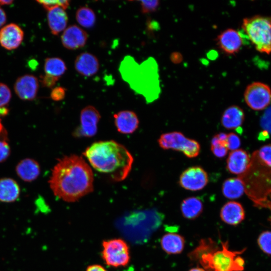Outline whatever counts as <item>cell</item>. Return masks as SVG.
I'll return each instance as SVG.
<instances>
[{
	"instance_id": "9a60e30c",
	"label": "cell",
	"mask_w": 271,
	"mask_h": 271,
	"mask_svg": "<svg viewBox=\"0 0 271 271\" xmlns=\"http://www.w3.org/2000/svg\"><path fill=\"white\" fill-rule=\"evenodd\" d=\"M24 32L16 24H10L0 30V44L8 50L18 48L22 43Z\"/></svg>"
},
{
	"instance_id": "7bdbcfd3",
	"label": "cell",
	"mask_w": 271,
	"mask_h": 271,
	"mask_svg": "<svg viewBox=\"0 0 271 271\" xmlns=\"http://www.w3.org/2000/svg\"><path fill=\"white\" fill-rule=\"evenodd\" d=\"M13 3V1H6V0H1L0 1V5H9Z\"/></svg>"
},
{
	"instance_id": "f6af8a7d",
	"label": "cell",
	"mask_w": 271,
	"mask_h": 271,
	"mask_svg": "<svg viewBox=\"0 0 271 271\" xmlns=\"http://www.w3.org/2000/svg\"><path fill=\"white\" fill-rule=\"evenodd\" d=\"M3 126L2 123H1V121L0 120V132L2 131V130H3Z\"/></svg>"
},
{
	"instance_id": "8d00e7d4",
	"label": "cell",
	"mask_w": 271,
	"mask_h": 271,
	"mask_svg": "<svg viewBox=\"0 0 271 271\" xmlns=\"http://www.w3.org/2000/svg\"><path fill=\"white\" fill-rule=\"evenodd\" d=\"M66 91V89L63 87H56L52 90L51 98L54 101L62 100L65 97Z\"/></svg>"
},
{
	"instance_id": "1f68e13d",
	"label": "cell",
	"mask_w": 271,
	"mask_h": 271,
	"mask_svg": "<svg viewBox=\"0 0 271 271\" xmlns=\"http://www.w3.org/2000/svg\"><path fill=\"white\" fill-rule=\"evenodd\" d=\"M241 145L239 137L235 133L230 132L227 134V148L232 151L238 150Z\"/></svg>"
},
{
	"instance_id": "ffe728a7",
	"label": "cell",
	"mask_w": 271,
	"mask_h": 271,
	"mask_svg": "<svg viewBox=\"0 0 271 271\" xmlns=\"http://www.w3.org/2000/svg\"><path fill=\"white\" fill-rule=\"evenodd\" d=\"M244 120L243 110L238 106L233 105L224 110L221 116V123L225 128L232 129L239 127Z\"/></svg>"
},
{
	"instance_id": "277c9868",
	"label": "cell",
	"mask_w": 271,
	"mask_h": 271,
	"mask_svg": "<svg viewBox=\"0 0 271 271\" xmlns=\"http://www.w3.org/2000/svg\"><path fill=\"white\" fill-rule=\"evenodd\" d=\"M148 60L139 65L130 56H126L121 62L119 68L122 78L130 87L138 93L141 94L148 102H151L149 91V66Z\"/></svg>"
},
{
	"instance_id": "d6a6232c",
	"label": "cell",
	"mask_w": 271,
	"mask_h": 271,
	"mask_svg": "<svg viewBox=\"0 0 271 271\" xmlns=\"http://www.w3.org/2000/svg\"><path fill=\"white\" fill-rule=\"evenodd\" d=\"M141 11L143 14H148L155 11L159 4V1H141Z\"/></svg>"
},
{
	"instance_id": "836d02e7",
	"label": "cell",
	"mask_w": 271,
	"mask_h": 271,
	"mask_svg": "<svg viewBox=\"0 0 271 271\" xmlns=\"http://www.w3.org/2000/svg\"><path fill=\"white\" fill-rule=\"evenodd\" d=\"M261 127L268 133L271 134V106L265 111L260 119Z\"/></svg>"
},
{
	"instance_id": "d4e9b609",
	"label": "cell",
	"mask_w": 271,
	"mask_h": 271,
	"mask_svg": "<svg viewBox=\"0 0 271 271\" xmlns=\"http://www.w3.org/2000/svg\"><path fill=\"white\" fill-rule=\"evenodd\" d=\"M244 192V184L239 177L227 179L222 184V194L228 199L238 198L243 195Z\"/></svg>"
},
{
	"instance_id": "ee69618b",
	"label": "cell",
	"mask_w": 271,
	"mask_h": 271,
	"mask_svg": "<svg viewBox=\"0 0 271 271\" xmlns=\"http://www.w3.org/2000/svg\"><path fill=\"white\" fill-rule=\"evenodd\" d=\"M189 271H206L204 268L199 267H194L190 269Z\"/></svg>"
},
{
	"instance_id": "ba28073f",
	"label": "cell",
	"mask_w": 271,
	"mask_h": 271,
	"mask_svg": "<svg viewBox=\"0 0 271 271\" xmlns=\"http://www.w3.org/2000/svg\"><path fill=\"white\" fill-rule=\"evenodd\" d=\"M244 98L245 103L252 109L262 110L271 102V89L266 84L254 82L246 87Z\"/></svg>"
},
{
	"instance_id": "e575fe53",
	"label": "cell",
	"mask_w": 271,
	"mask_h": 271,
	"mask_svg": "<svg viewBox=\"0 0 271 271\" xmlns=\"http://www.w3.org/2000/svg\"><path fill=\"white\" fill-rule=\"evenodd\" d=\"M11 92L9 88L5 84L0 83V107H3L10 101Z\"/></svg>"
},
{
	"instance_id": "83f0119b",
	"label": "cell",
	"mask_w": 271,
	"mask_h": 271,
	"mask_svg": "<svg viewBox=\"0 0 271 271\" xmlns=\"http://www.w3.org/2000/svg\"><path fill=\"white\" fill-rule=\"evenodd\" d=\"M219 248L216 242L211 238L203 239L200 240L198 246L189 253L191 260L197 261L203 254L215 250Z\"/></svg>"
},
{
	"instance_id": "2e32d148",
	"label": "cell",
	"mask_w": 271,
	"mask_h": 271,
	"mask_svg": "<svg viewBox=\"0 0 271 271\" xmlns=\"http://www.w3.org/2000/svg\"><path fill=\"white\" fill-rule=\"evenodd\" d=\"M76 71L82 76L90 77L99 70V63L97 57L89 52L79 54L74 61Z\"/></svg>"
},
{
	"instance_id": "52a82bcc",
	"label": "cell",
	"mask_w": 271,
	"mask_h": 271,
	"mask_svg": "<svg viewBox=\"0 0 271 271\" xmlns=\"http://www.w3.org/2000/svg\"><path fill=\"white\" fill-rule=\"evenodd\" d=\"M158 143L163 149L182 152L189 158L197 157L200 152V145L197 141L186 138L179 131L161 134L158 140Z\"/></svg>"
},
{
	"instance_id": "4dcf8cb0",
	"label": "cell",
	"mask_w": 271,
	"mask_h": 271,
	"mask_svg": "<svg viewBox=\"0 0 271 271\" xmlns=\"http://www.w3.org/2000/svg\"><path fill=\"white\" fill-rule=\"evenodd\" d=\"M37 2L48 11L56 7H61L65 10L70 5V1H37Z\"/></svg>"
},
{
	"instance_id": "60d3db41",
	"label": "cell",
	"mask_w": 271,
	"mask_h": 271,
	"mask_svg": "<svg viewBox=\"0 0 271 271\" xmlns=\"http://www.w3.org/2000/svg\"><path fill=\"white\" fill-rule=\"evenodd\" d=\"M171 60L174 63H180L182 60L181 54L178 52L173 53L171 55Z\"/></svg>"
},
{
	"instance_id": "8fae6325",
	"label": "cell",
	"mask_w": 271,
	"mask_h": 271,
	"mask_svg": "<svg viewBox=\"0 0 271 271\" xmlns=\"http://www.w3.org/2000/svg\"><path fill=\"white\" fill-rule=\"evenodd\" d=\"M216 41L220 49L229 55L238 52L243 44L241 33L233 29H227L222 32L217 36Z\"/></svg>"
},
{
	"instance_id": "d590c367",
	"label": "cell",
	"mask_w": 271,
	"mask_h": 271,
	"mask_svg": "<svg viewBox=\"0 0 271 271\" xmlns=\"http://www.w3.org/2000/svg\"><path fill=\"white\" fill-rule=\"evenodd\" d=\"M211 150L215 157L222 158L226 156L228 150L226 146L222 144H217L211 146Z\"/></svg>"
},
{
	"instance_id": "603a6c76",
	"label": "cell",
	"mask_w": 271,
	"mask_h": 271,
	"mask_svg": "<svg viewBox=\"0 0 271 271\" xmlns=\"http://www.w3.org/2000/svg\"><path fill=\"white\" fill-rule=\"evenodd\" d=\"M20 194V188L15 180L10 178L0 179V201L14 202L19 198Z\"/></svg>"
},
{
	"instance_id": "74e56055",
	"label": "cell",
	"mask_w": 271,
	"mask_h": 271,
	"mask_svg": "<svg viewBox=\"0 0 271 271\" xmlns=\"http://www.w3.org/2000/svg\"><path fill=\"white\" fill-rule=\"evenodd\" d=\"M10 154V148L8 143L0 140V163L7 160Z\"/></svg>"
},
{
	"instance_id": "ac0fdd59",
	"label": "cell",
	"mask_w": 271,
	"mask_h": 271,
	"mask_svg": "<svg viewBox=\"0 0 271 271\" xmlns=\"http://www.w3.org/2000/svg\"><path fill=\"white\" fill-rule=\"evenodd\" d=\"M220 216L225 223L237 225L244 220L245 212L240 203L236 201H229L221 208Z\"/></svg>"
},
{
	"instance_id": "d6986e66",
	"label": "cell",
	"mask_w": 271,
	"mask_h": 271,
	"mask_svg": "<svg viewBox=\"0 0 271 271\" xmlns=\"http://www.w3.org/2000/svg\"><path fill=\"white\" fill-rule=\"evenodd\" d=\"M16 171L17 175L23 181L32 182L36 180L40 174V167L35 160L26 158L18 163Z\"/></svg>"
},
{
	"instance_id": "484cf974",
	"label": "cell",
	"mask_w": 271,
	"mask_h": 271,
	"mask_svg": "<svg viewBox=\"0 0 271 271\" xmlns=\"http://www.w3.org/2000/svg\"><path fill=\"white\" fill-rule=\"evenodd\" d=\"M66 70V64L61 58L51 57L46 59L44 64L45 74L59 78Z\"/></svg>"
},
{
	"instance_id": "f35d334b",
	"label": "cell",
	"mask_w": 271,
	"mask_h": 271,
	"mask_svg": "<svg viewBox=\"0 0 271 271\" xmlns=\"http://www.w3.org/2000/svg\"><path fill=\"white\" fill-rule=\"evenodd\" d=\"M58 79V78L45 74L42 77L41 81L44 86L48 88H52Z\"/></svg>"
},
{
	"instance_id": "e0dca14e",
	"label": "cell",
	"mask_w": 271,
	"mask_h": 271,
	"mask_svg": "<svg viewBox=\"0 0 271 271\" xmlns=\"http://www.w3.org/2000/svg\"><path fill=\"white\" fill-rule=\"evenodd\" d=\"M114 124L118 132L124 134L133 132L138 127L139 120L132 111L122 110L113 115Z\"/></svg>"
},
{
	"instance_id": "7a4b0ae2",
	"label": "cell",
	"mask_w": 271,
	"mask_h": 271,
	"mask_svg": "<svg viewBox=\"0 0 271 271\" xmlns=\"http://www.w3.org/2000/svg\"><path fill=\"white\" fill-rule=\"evenodd\" d=\"M92 167L115 182L124 180L129 173L133 157L123 145L114 141L93 143L83 153Z\"/></svg>"
},
{
	"instance_id": "30bf717a",
	"label": "cell",
	"mask_w": 271,
	"mask_h": 271,
	"mask_svg": "<svg viewBox=\"0 0 271 271\" xmlns=\"http://www.w3.org/2000/svg\"><path fill=\"white\" fill-rule=\"evenodd\" d=\"M80 125L74 132L75 136L92 137L97 130V124L100 118L99 111L93 106L85 107L80 112Z\"/></svg>"
},
{
	"instance_id": "3957f363",
	"label": "cell",
	"mask_w": 271,
	"mask_h": 271,
	"mask_svg": "<svg viewBox=\"0 0 271 271\" xmlns=\"http://www.w3.org/2000/svg\"><path fill=\"white\" fill-rule=\"evenodd\" d=\"M222 248L202 254L197 261L206 271H242L244 260L240 256L245 249L232 251L228 241L221 242Z\"/></svg>"
},
{
	"instance_id": "7c38bea8",
	"label": "cell",
	"mask_w": 271,
	"mask_h": 271,
	"mask_svg": "<svg viewBox=\"0 0 271 271\" xmlns=\"http://www.w3.org/2000/svg\"><path fill=\"white\" fill-rule=\"evenodd\" d=\"M63 46L69 50H76L84 47L88 39V34L76 25L69 26L63 31L61 37Z\"/></svg>"
},
{
	"instance_id": "4316f807",
	"label": "cell",
	"mask_w": 271,
	"mask_h": 271,
	"mask_svg": "<svg viewBox=\"0 0 271 271\" xmlns=\"http://www.w3.org/2000/svg\"><path fill=\"white\" fill-rule=\"evenodd\" d=\"M76 19L78 23L83 27L90 28L95 25L96 15L91 9L81 7L76 11Z\"/></svg>"
},
{
	"instance_id": "7402d4cb",
	"label": "cell",
	"mask_w": 271,
	"mask_h": 271,
	"mask_svg": "<svg viewBox=\"0 0 271 271\" xmlns=\"http://www.w3.org/2000/svg\"><path fill=\"white\" fill-rule=\"evenodd\" d=\"M161 245L163 250L168 254H179L184 249L185 239L179 234L168 233L162 236Z\"/></svg>"
},
{
	"instance_id": "cb8c5ba5",
	"label": "cell",
	"mask_w": 271,
	"mask_h": 271,
	"mask_svg": "<svg viewBox=\"0 0 271 271\" xmlns=\"http://www.w3.org/2000/svg\"><path fill=\"white\" fill-rule=\"evenodd\" d=\"M203 210V203L199 197H187L184 199L181 204L182 215L188 219H196L200 215Z\"/></svg>"
},
{
	"instance_id": "5b68a950",
	"label": "cell",
	"mask_w": 271,
	"mask_h": 271,
	"mask_svg": "<svg viewBox=\"0 0 271 271\" xmlns=\"http://www.w3.org/2000/svg\"><path fill=\"white\" fill-rule=\"evenodd\" d=\"M241 27L257 51L271 53V16L255 15L244 18Z\"/></svg>"
},
{
	"instance_id": "f546056e",
	"label": "cell",
	"mask_w": 271,
	"mask_h": 271,
	"mask_svg": "<svg viewBox=\"0 0 271 271\" xmlns=\"http://www.w3.org/2000/svg\"><path fill=\"white\" fill-rule=\"evenodd\" d=\"M255 153L263 164L271 167V145L263 146Z\"/></svg>"
},
{
	"instance_id": "44dd1931",
	"label": "cell",
	"mask_w": 271,
	"mask_h": 271,
	"mask_svg": "<svg viewBox=\"0 0 271 271\" xmlns=\"http://www.w3.org/2000/svg\"><path fill=\"white\" fill-rule=\"evenodd\" d=\"M48 11V22L51 32L53 35H58L66 28L68 20L67 15L61 7H56Z\"/></svg>"
},
{
	"instance_id": "8992f818",
	"label": "cell",
	"mask_w": 271,
	"mask_h": 271,
	"mask_svg": "<svg viewBox=\"0 0 271 271\" xmlns=\"http://www.w3.org/2000/svg\"><path fill=\"white\" fill-rule=\"evenodd\" d=\"M101 258L105 264L113 267H125L130 260V248L123 239L114 238L101 243Z\"/></svg>"
},
{
	"instance_id": "9c48e42d",
	"label": "cell",
	"mask_w": 271,
	"mask_h": 271,
	"mask_svg": "<svg viewBox=\"0 0 271 271\" xmlns=\"http://www.w3.org/2000/svg\"><path fill=\"white\" fill-rule=\"evenodd\" d=\"M207 172L200 166L189 167L181 174L179 183L183 188L190 191H199L208 184Z\"/></svg>"
},
{
	"instance_id": "5bb4252c",
	"label": "cell",
	"mask_w": 271,
	"mask_h": 271,
	"mask_svg": "<svg viewBox=\"0 0 271 271\" xmlns=\"http://www.w3.org/2000/svg\"><path fill=\"white\" fill-rule=\"evenodd\" d=\"M14 89L21 99L25 100H32L37 93L38 79L32 75H25L20 77L15 83Z\"/></svg>"
},
{
	"instance_id": "b9f144b4",
	"label": "cell",
	"mask_w": 271,
	"mask_h": 271,
	"mask_svg": "<svg viewBox=\"0 0 271 271\" xmlns=\"http://www.w3.org/2000/svg\"><path fill=\"white\" fill-rule=\"evenodd\" d=\"M6 22V15L5 12L0 8V27Z\"/></svg>"
},
{
	"instance_id": "ab89813d",
	"label": "cell",
	"mask_w": 271,
	"mask_h": 271,
	"mask_svg": "<svg viewBox=\"0 0 271 271\" xmlns=\"http://www.w3.org/2000/svg\"><path fill=\"white\" fill-rule=\"evenodd\" d=\"M85 271H107L105 268L99 264H92L88 265Z\"/></svg>"
},
{
	"instance_id": "f1b7e54d",
	"label": "cell",
	"mask_w": 271,
	"mask_h": 271,
	"mask_svg": "<svg viewBox=\"0 0 271 271\" xmlns=\"http://www.w3.org/2000/svg\"><path fill=\"white\" fill-rule=\"evenodd\" d=\"M257 244L264 253L271 255V231L261 233L257 238Z\"/></svg>"
},
{
	"instance_id": "6da1fadb",
	"label": "cell",
	"mask_w": 271,
	"mask_h": 271,
	"mask_svg": "<svg viewBox=\"0 0 271 271\" xmlns=\"http://www.w3.org/2000/svg\"><path fill=\"white\" fill-rule=\"evenodd\" d=\"M93 181L89 166L82 157L73 155L59 160L49 183L55 196L74 202L93 191Z\"/></svg>"
},
{
	"instance_id": "4fadbf2b",
	"label": "cell",
	"mask_w": 271,
	"mask_h": 271,
	"mask_svg": "<svg viewBox=\"0 0 271 271\" xmlns=\"http://www.w3.org/2000/svg\"><path fill=\"white\" fill-rule=\"evenodd\" d=\"M250 162L248 154L243 150L238 149L229 153L226 168L230 173L240 176L248 169Z\"/></svg>"
}]
</instances>
